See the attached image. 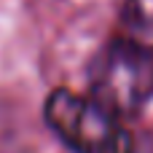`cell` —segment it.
Segmentation results:
<instances>
[{"instance_id":"6da1fadb","label":"cell","mask_w":153,"mask_h":153,"mask_svg":"<svg viewBox=\"0 0 153 153\" xmlns=\"http://www.w3.org/2000/svg\"><path fill=\"white\" fill-rule=\"evenodd\" d=\"M89 89L91 100L118 121L137 116L153 100V54L124 38L110 40L89 67Z\"/></svg>"},{"instance_id":"7a4b0ae2","label":"cell","mask_w":153,"mask_h":153,"mask_svg":"<svg viewBox=\"0 0 153 153\" xmlns=\"http://www.w3.org/2000/svg\"><path fill=\"white\" fill-rule=\"evenodd\" d=\"M43 118L73 153H134L129 129L91 97L56 89L43 105Z\"/></svg>"},{"instance_id":"3957f363","label":"cell","mask_w":153,"mask_h":153,"mask_svg":"<svg viewBox=\"0 0 153 153\" xmlns=\"http://www.w3.org/2000/svg\"><path fill=\"white\" fill-rule=\"evenodd\" d=\"M118 27L126 43L153 54V0H124Z\"/></svg>"}]
</instances>
